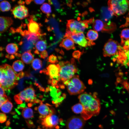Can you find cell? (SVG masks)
I'll return each mask as SVG.
<instances>
[{"label": "cell", "instance_id": "cell-1", "mask_svg": "<svg viewBox=\"0 0 129 129\" xmlns=\"http://www.w3.org/2000/svg\"><path fill=\"white\" fill-rule=\"evenodd\" d=\"M78 98L80 103L83 107L84 111L81 116L85 120L99 114L101 108L100 104L96 93L92 94L85 92L79 95Z\"/></svg>", "mask_w": 129, "mask_h": 129}, {"label": "cell", "instance_id": "cell-2", "mask_svg": "<svg viewBox=\"0 0 129 129\" xmlns=\"http://www.w3.org/2000/svg\"><path fill=\"white\" fill-rule=\"evenodd\" d=\"M17 74L10 65L5 64L0 66V86L8 91L18 84L19 80Z\"/></svg>", "mask_w": 129, "mask_h": 129}, {"label": "cell", "instance_id": "cell-3", "mask_svg": "<svg viewBox=\"0 0 129 129\" xmlns=\"http://www.w3.org/2000/svg\"><path fill=\"white\" fill-rule=\"evenodd\" d=\"M60 66L59 81L64 82L72 78L78 71L75 59L72 58L69 61H61L58 64Z\"/></svg>", "mask_w": 129, "mask_h": 129}, {"label": "cell", "instance_id": "cell-4", "mask_svg": "<svg viewBox=\"0 0 129 129\" xmlns=\"http://www.w3.org/2000/svg\"><path fill=\"white\" fill-rule=\"evenodd\" d=\"M64 84L66 86L68 92L71 95L81 94L86 88L77 75H75L70 79L66 81Z\"/></svg>", "mask_w": 129, "mask_h": 129}, {"label": "cell", "instance_id": "cell-5", "mask_svg": "<svg viewBox=\"0 0 129 129\" xmlns=\"http://www.w3.org/2000/svg\"><path fill=\"white\" fill-rule=\"evenodd\" d=\"M108 7L112 11L114 15L116 16L125 13L129 8V0H109Z\"/></svg>", "mask_w": 129, "mask_h": 129}, {"label": "cell", "instance_id": "cell-6", "mask_svg": "<svg viewBox=\"0 0 129 129\" xmlns=\"http://www.w3.org/2000/svg\"><path fill=\"white\" fill-rule=\"evenodd\" d=\"M35 92L32 86L31 85L15 95L14 99L16 102L18 104H22L23 101L27 102H30L32 103H34V101L37 99Z\"/></svg>", "mask_w": 129, "mask_h": 129}, {"label": "cell", "instance_id": "cell-7", "mask_svg": "<svg viewBox=\"0 0 129 129\" xmlns=\"http://www.w3.org/2000/svg\"><path fill=\"white\" fill-rule=\"evenodd\" d=\"M64 37L71 38L75 43L83 47L93 45L95 44L93 42L88 40L83 32L74 33L67 29Z\"/></svg>", "mask_w": 129, "mask_h": 129}, {"label": "cell", "instance_id": "cell-8", "mask_svg": "<svg viewBox=\"0 0 129 129\" xmlns=\"http://www.w3.org/2000/svg\"><path fill=\"white\" fill-rule=\"evenodd\" d=\"M92 20L80 21L73 19L68 20L66 24L67 29L74 33L83 32L88 27V23L92 22Z\"/></svg>", "mask_w": 129, "mask_h": 129}, {"label": "cell", "instance_id": "cell-9", "mask_svg": "<svg viewBox=\"0 0 129 129\" xmlns=\"http://www.w3.org/2000/svg\"><path fill=\"white\" fill-rule=\"evenodd\" d=\"M116 41L109 39L105 43L103 49L104 57H110L119 54L124 50Z\"/></svg>", "mask_w": 129, "mask_h": 129}, {"label": "cell", "instance_id": "cell-10", "mask_svg": "<svg viewBox=\"0 0 129 129\" xmlns=\"http://www.w3.org/2000/svg\"><path fill=\"white\" fill-rule=\"evenodd\" d=\"M92 26L94 30L97 32H109L114 31L116 27L113 23H105L99 19H96L93 21Z\"/></svg>", "mask_w": 129, "mask_h": 129}, {"label": "cell", "instance_id": "cell-11", "mask_svg": "<svg viewBox=\"0 0 129 129\" xmlns=\"http://www.w3.org/2000/svg\"><path fill=\"white\" fill-rule=\"evenodd\" d=\"M85 123V120L82 117H72L66 122V129H83Z\"/></svg>", "mask_w": 129, "mask_h": 129}, {"label": "cell", "instance_id": "cell-12", "mask_svg": "<svg viewBox=\"0 0 129 129\" xmlns=\"http://www.w3.org/2000/svg\"><path fill=\"white\" fill-rule=\"evenodd\" d=\"M60 66L59 64H50L42 71L45 74L49 76L50 79H54L59 81Z\"/></svg>", "mask_w": 129, "mask_h": 129}, {"label": "cell", "instance_id": "cell-13", "mask_svg": "<svg viewBox=\"0 0 129 129\" xmlns=\"http://www.w3.org/2000/svg\"><path fill=\"white\" fill-rule=\"evenodd\" d=\"M14 17L22 19L29 16L28 9L24 5H19L13 7L11 10Z\"/></svg>", "mask_w": 129, "mask_h": 129}, {"label": "cell", "instance_id": "cell-14", "mask_svg": "<svg viewBox=\"0 0 129 129\" xmlns=\"http://www.w3.org/2000/svg\"><path fill=\"white\" fill-rule=\"evenodd\" d=\"M42 120V124L46 128L49 129L56 127L59 121L58 117L54 114L47 116Z\"/></svg>", "mask_w": 129, "mask_h": 129}, {"label": "cell", "instance_id": "cell-15", "mask_svg": "<svg viewBox=\"0 0 129 129\" xmlns=\"http://www.w3.org/2000/svg\"><path fill=\"white\" fill-rule=\"evenodd\" d=\"M59 86L52 85L49 86L50 95L53 98L52 102L55 103L61 101L63 99V97H61V91L58 89Z\"/></svg>", "mask_w": 129, "mask_h": 129}, {"label": "cell", "instance_id": "cell-16", "mask_svg": "<svg viewBox=\"0 0 129 129\" xmlns=\"http://www.w3.org/2000/svg\"><path fill=\"white\" fill-rule=\"evenodd\" d=\"M13 21L11 17L1 16L0 17V32L2 33L6 31L13 24Z\"/></svg>", "mask_w": 129, "mask_h": 129}, {"label": "cell", "instance_id": "cell-17", "mask_svg": "<svg viewBox=\"0 0 129 129\" xmlns=\"http://www.w3.org/2000/svg\"><path fill=\"white\" fill-rule=\"evenodd\" d=\"M101 17L102 21L106 23H111L110 20L114 15L108 7H102L101 9Z\"/></svg>", "mask_w": 129, "mask_h": 129}, {"label": "cell", "instance_id": "cell-18", "mask_svg": "<svg viewBox=\"0 0 129 129\" xmlns=\"http://www.w3.org/2000/svg\"><path fill=\"white\" fill-rule=\"evenodd\" d=\"M29 22L27 25L28 31L30 33L36 34L38 36H40V27L38 23L33 21L32 19L28 20Z\"/></svg>", "mask_w": 129, "mask_h": 129}, {"label": "cell", "instance_id": "cell-19", "mask_svg": "<svg viewBox=\"0 0 129 129\" xmlns=\"http://www.w3.org/2000/svg\"><path fill=\"white\" fill-rule=\"evenodd\" d=\"M59 46L67 50L75 49V48L74 42L70 38H65L61 42Z\"/></svg>", "mask_w": 129, "mask_h": 129}, {"label": "cell", "instance_id": "cell-20", "mask_svg": "<svg viewBox=\"0 0 129 129\" xmlns=\"http://www.w3.org/2000/svg\"><path fill=\"white\" fill-rule=\"evenodd\" d=\"M21 59L26 64H29L32 63L34 60V57L31 53V50L24 52L21 55Z\"/></svg>", "mask_w": 129, "mask_h": 129}, {"label": "cell", "instance_id": "cell-21", "mask_svg": "<svg viewBox=\"0 0 129 129\" xmlns=\"http://www.w3.org/2000/svg\"><path fill=\"white\" fill-rule=\"evenodd\" d=\"M50 108L47 105L42 104L38 107V110L39 113L41 115L47 116L50 114Z\"/></svg>", "mask_w": 129, "mask_h": 129}, {"label": "cell", "instance_id": "cell-22", "mask_svg": "<svg viewBox=\"0 0 129 129\" xmlns=\"http://www.w3.org/2000/svg\"><path fill=\"white\" fill-rule=\"evenodd\" d=\"M24 67L23 62L20 60L14 61L12 65V68L16 72H19L22 71Z\"/></svg>", "mask_w": 129, "mask_h": 129}, {"label": "cell", "instance_id": "cell-23", "mask_svg": "<svg viewBox=\"0 0 129 129\" xmlns=\"http://www.w3.org/2000/svg\"><path fill=\"white\" fill-rule=\"evenodd\" d=\"M18 48L17 45L15 43H11L7 44L5 50L9 54H15L17 51Z\"/></svg>", "mask_w": 129, "mask_h": 129}, {"label": "cell", "instance_id": "cell-24", "mask_svg": "<svg viewBox=\"0 0 129 129\" xmlns=\"http://www.w3.org/2000/svg\"><path fill=\"white\" fill-rule=\"evenodd\" d=\"M13 107L12 103L8 100L3 104L0 107V108L3 112L7 113L11 111Z\"/></svg>", "mask_w": 129, "mask_h": 129}, {"label": "cell", "instance_id": "cell-25", "mask_svg": "<svg viewBox=\"0 0 129 129\" xmlns=\"http://www.w3.org/2000/svg\"><path fill=\"white\" fill-rule=\"evenodd\" d=\"M98 36V35L97 32L91 29L89 30L86 34L87 39L92 42L96 40Z\"/></svg>", "mask_w": 129, "mask_h": 129}, {"label": "cell", "instance_id": "cell-26", "mask_svg": "<svg viewBox=\"0 0 129 129\" xmlns=\"http://www.w3.org/2000/svg\"><path fill=\"white\" fill-rule=\"evenodd\" d=\"M120 37L121 44L123 45L126 41L129 40V28H125L122 30L120 35Z\"/></svg>", "mask_w": 129, "mask_h": 129}, {"label": "cell", "instance_id": "cell-27", "mask_svg": "<svg viewBox=\"0 0 129 129\" xmlns=\"http://www.w3.org/2000/svg\"><path fill=\"white\" fill-rule=\"evenodd\" d=\"M36 50L39 52H42L46 49L47 44L43 40H39L35 44Z\"/></svg>", "mask_w": 129, "mask_h": 129}, {"label": "cell", "instance_id": "cell-28", "mask_svg": "<svg viewBox=\"0 0 129 129\" xmlns=\"http://www.w3.org/2000/svg\"><path fill=\"white\" fill-rule=\"evenodd\" d=\"M22 114L23 117L26 119L33 117V111L32 109L26 107L23 109Z\"/></svg>", "mask_w": 129, "mask_h": 129}, {"label": "cell", "instance_id": "cell-29", "mask_svg": "<svg viewBox=\"0 0 129 129\" xmlns=\"http://www.w3.org/2000/svg\"><path fill=\"white\" fill-rule=\"evenodd\" d=\"M71 109L74 113L76 114H81L84 111L83 106L80 103L73 106L71 108Z\"/></svg>", "mask_w": 129, "mask_h": 129}, {"label": "cell", "instance_id": "cell-30", "mask_svg": "<svg viewBox=\"0 0 129 129\" xmlns=\"http://www.w3.org/2000/svg\"><path fill=\"white\" fill-rule=\"evenodd\" d=\"M11 8L10 3L7 1L3 0L0 3V10L2 12L9 11Z\"/></svg>", "mask_w": 129, "mask_h": 129}, {"label": "cell", "instance_id": "cell-31", "mask_svg": "<svg viewBox=\"0 0 129 129\" xmlns=\"http://www.w3.org/2000/svg\"><path fill=\"white\" fill-rule=\"evenodd\" d=\"M31 65L33 69L35 70H38L42 67V61L39 59H35L32 61Z\"/></svg>", "mask_w": 129, "mask_h": 129}, {"label": "cell", "instance_id": "cell-32", "mask_svg": "<svg viewBox=\"0 0 129 129\" xmlns=\"http://www.w3.org/2000/svg\"><path fill=\"white\" fill-rule=\"evenodd\" d=\"M41 10L44 13L48 15L51 12V7L50 5L47 3H44L40 7Z\"/></svg>", "mask_w": 129, "mask_h": 129}, {"label": "cell", "instance_id": "cell-33", "mask_svg": "<svg viewBox=\"0 0 129 129\" xmlns=\"http://www.w3.org/2000/svg\"><path fill=\"white\" fill-rule=\"evenodd\" d=\"M26 35L27 36L28 41H31L33 43L38 40L39 36L36 34L29 32Z\"/></svg>", "mask_w": 129, "mask_h": 129}, {"label": "cell", "instance_id": "cell-34", "mask_svg": "<svg viewBox=\"0 0 129 129\" xmlns=\"http://www.w3.org/2000/svg\"><path fill=\"white\" fill-rule=\"evenodd\" d=\"M48 61L49 62L52 63H56L58 62L57 57L53 54L49 56Z\"/></svg>", "mask_w": 129, "mask_h": 129}, {"label": "cell", "instance_id": "cell-35", "mask_svg": "<svg viewBox=\"0 0 129 129\" xmlns=\"http://www.w3.org/2000/svg\"><path fill=\"white\" fill-rule=\"evenodd\" d=\"M0 107H1L3 104L9 100L8 97L6 95L2 97H0Z\"/></svg>", "mask_w": 129, "mask_h": 129}, {"label": "cell", "instance_id": "cell-36", "mask_svg": "<svg viewBox=\"0 0 129 129\" xmlns=\"http://www.w3.org/2000/svg\"><path fill=\"white\" fill-rule=\"evenodd\" d=\"M7 119V117L5 113H0V122L3 123L6 121Z\"/></svg>", "mask_w": 129, "mask_h": 129}, {"label": "cell", "instance_id": "cell-37", "mask_svg": "<svg viewBox=\"0 0 129 129\" xmlns=\"http://www.w3.org/2000/svg\"><path fill=\"white\" fill-rule=\"evenodd\" d=\"M81 52L78 50L74 51L73 53V56L74 58L79 59L80 58Z\"/></svg>", "mask_w": 129, "mask_h": 129}, {"label": "cell", "instance_id": "cell-38", "mask_svg": "<svg viewBox=\"0 0 129 129\" xmlns=\"http://www.w3.org/2000/svg\"><path fill=\"white\" fill-rule=\"evenodd\" d=\"M26 121L27 123V125L29 128H34L35 127L32 121L30 119L26 120Z\"/></svg>", "mask_w": 129, "mask_h": 129}, {"label": "cell", "instance_id": "cell-39", "mask_svg": "<svg viewBox=\"0 0 129 129\" xmlns=\"http://www.w3.org/2000/svg\"><path fill=\"white\" fill-rule=\"evenodd\" d=\"M39 54L40 57L43 59L45 58L48 56V52L45 50L41 52Z\"/></svg>", "mask_w": 129, "mask_h": 129}, {"label": "cell", "instance_id": "cell-40", "mask_svg": "<svg viewBox=\"0 0 129 129\" xmlns=\"http://www.w3.org/2000/svg\"><path fill=\"white\" fill-rule=\"evenodd\" d=\"M123 48L124 50H129V40L126 41L124 45Z\"/></svg>", "mask_w": 129, "mask_h": 129}, {"label": "cell", "instance_id": "cell-41", "mask_svg": "<svg viewBox=\"0 0 129 129\" xmlns=\"http://www.w3.org/2000/svg\"><path fill=\"white\" fill-rule=\"evenodd\" d=\"M5 95H6L5 94V90L2 87L0 86V97H2Z\"/></svg>", "mask_w": 129, "mask_h": 129}, {"label": "cell", "instance_id": "cell-42", "mask_svg": "<svg viewBox=\"0 0 129 129\" xmlns=\"http://www.w3.org/2000/svg\"><path fill=\"white\" fill-rule=\"evenodd\" d=\"M58 81L56 79H52L51 81L52 85L56 86L58 85L57 83Z\"/></svg>", "mask_w": 129, "mask_h": 129}, {"label": "cell", "instance_id": "cell-43", "mask_svg": "<svg viewBox=\"0 0 129 129\" xmlns=\"http://www.w3.org/2000/svg\"><path fill=\"white\" fill-rule=\"evenodd\" d=\"M34 3L37 4H41L45 1V0H33Z\"/></svg>", "mask_w": 129, "mask_h": 129}, {"label": "cell", "instance_id": "cell-44", "mask_svg": "<svg viewBox=\"0 0 129 129\" xmlns=\"http://www.w3.org/2000/svg\"><path fill=\"white\" fill-rule=\"evenodd\" d=\"M124 50L126 58H127L128 60H129V50L124 49Z\"/></svg>", "mask_w": 129, "mask_h": 129}, {"label": "cell", "instance_id": "cell-45", "mask_svg": "<svg viewBox=\"0 0 129 129\" xmlns=\"http://www.w3.org/2000/svg\"><path fill=\"white\" fill-rule=\"evenodd\" d=\"M24 73L22 71L20 72L17 74L18 76L19 79L22 78L24 76Z\"/></svg>", "mask_w": 129, "mask_h": 129}, {"label": "cell", "instance_id": "cell-46", "mask_svg": "<svg viewBox=\"0 0 129 129\" xmlns=\"http://www.w3.org/2000/svg\"><path fill=\"white\" fill-rule=\"evenodd\" d=\"M5 57L6 58L9 59H13L15 58L14 56L13 55H11L10 56L9 55H6Z\"/></svg>", "mask_w": 129, "mask_h": 129}, {"label": "cell", "instance_id": "cell-47", "mask_svg": "<svg viewBox=\"0 0 129 129\" xmlns=\"http://www.w3.org/2000/svg\"><path fill=\"white\" fill-rule=\"evenodd\" d=\"M25 3V2L24 1L21 0L17 2V3L19 5H23Z\"/></svg>", "mask_w": 129, "mask_h": 129}, {"label": "cell", "instance_id": "cell-48", "mask_svg": "<svg viewBox=\"0 0 129 129\" xmlns=\"http://www.w3.org/2000/svg\"><path fill=\"white\" fill-rule=\"evenodd\" d=\"M109 112L111 114L113 115L114 116H115V115H116V113L113 110H110L109 111Z\"/></svg>", "mask_w": 129, "mask_h": 129}, {"label": "cell", "instance_id": "cell-49", "mask_svg": "<svg viewBox=\"0 0 129 129\" xmlns=\"http://www.w3.org/2000/svg\"><path fill=\"white\" fill-rule=\"evenodd\" d=\"M33 1L32 0H25V2L27 4H30L32 1Z\"/></svg>", "mask_w": 129, "mask_h": 129}, {"label": "cell", "instance_id": "cell-50", "mask_svg": "<svg viewBox=\"0 0 129 129\" xmlns=\"http://www.w3.org/2000/svg\"><path fill=\"white\" fill-rule=\"evenodd\" d=\"M10 124V123L9 120H8L7 121L6 123V125L7 126H9Z\"/></svg>", "mask_w": 129, "mask_h": 129}, {"label": "cell", "instance_id": "cell-51", "mask_svg": "<svg viewBox=\"0 0 129 129\" xmlns=\"http://www.w3.org/2000/svg\"><path fill=\"white\" fill-rule=\"evenodd\" d=\"M28 106L29 107H31L32 105V103L30 102L28 104Z\"/></svg>", "mask_w": 129, "mask_h": 129}, {"label": "cell", "instance_id": "cell-52", "mask_svg": "<svg viewBox=\"0 0 129 129\" xmlns=\"http://www.w3.org/2000/svg\"><path fill=\"white\" fill-rule=\"evenodd\" d=\"M11 113L12 115H14L15 114L16 112H12Z\"/></svg>", "mask_w": 129, "mask_h": 129}, {"label": "cell", "instance_id": "cell-53", "mask_svg": "<svg viewBox=\"0 0 129 129\" xmlns=\"http://www.w3.org/2000/svg\"><path fill=\"white\" fill-rule=\"evenodd\" d=\"M34 109L36 110H37L38 109V108L37 107H35L34 108Z\"/></svg>", "mask_w": 129, "mask_h": 129}, {"label": "cell", "instance_id": "cell-54", "mask_svg": "<svg viewBox=\"0 0 129 129\" xmlns=\"http://www.w3.org/2000/svg\"><path fill=\"white\" fill-rule=\"evenodd\" d=\"M128 119L129 120V115H128Z\"/></svg>", "mask_w": 129, "mask_h": 129}, {"label": "cell", "instance_id": "cell-55", "mask_svg": "<svg viewBox=\"0 0 129 129\" xmlns=\"http://www.w3.org/2000/svg\"><path fill=\"white\" fill-rule=\"evenodd\" d=\"M37 129H41L40 128H38Z\"/></svg>", "mask_w": 129, "mask_h": 129}, {"label": "cell", "instance_id": "cell-56", "mask_svg": "<svg viewBox=\"0 0 129 129\" xmlns=\"http://www.w3.org/2000/svg\"></svg>", "mask_w": 129, "mask_h": 129}]
</instances>
